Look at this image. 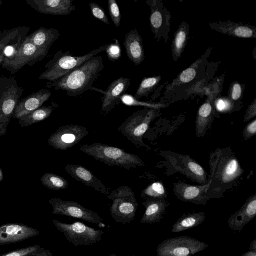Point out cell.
<instances>
[{"label":"cell","instance_id":"obj_10","mask_svg":"<svg viewBox=\"0 0 256 256\" xmlns=\"http://www.w3.org/2000/svg\"><path fill=\"white\" fill-rule=\"evenodd\" d=\"M52 222L56 228L64 234L66 240L75 246H88L101 240L103 230H96L80 222L66 224L57 220Z\"/></svg>","mask_w":256,"mask_h":256},{"label":"cell","instance_id":"obj_1","mask_svg":"<svg viewBox=\"0 0 256 256\" xmlns=\"http://www.w3.org/2000/svg\"><path fill=\"white\" fill-rule=\"evenodd\" d=\"M104 68L102 56L92 58L70 73L54 82H48L46 88L62 90L70 97L82 95L88 90L100 92L105 91L92 86Z\"/></svg>","mask_w":256,"mask_h":256},{"label":"cell","instance_id":"obj_43","mask_svg":"<svg viewBox=\"0 0 256 256\" xmlns=\"http://www.w3.org/2000/svg\"><path fill=\"white\" fill-rule=\"evenodd\" d=\"M256 116V99H254L252 102L249 106L243 121L248 122Z\"/></svg>","mask_w":256,"mask_h":256},{"label":"cell","instance_id":"obj_41","mask_svg":"<svg viewBox=\"0 0 256 256\" xmlns=\"http://www.w3.org/2000/svg\"><path fill=\"white\" fill-rule=\"evenodd\" d=\"M215 106L218 111L220 112H228L233 108L232 102L228 100L220 98L214 101Z\"/></svg>","mask_w":256,"mask_h":256},{"label":"cell","instance_id":"obj_16","mask_svg":"<svg viewBox=\"0 0 256 256\" xmlns=\"http://www.w3.org/2000/svg\"><path fill=\"white\" fill-rule=\"evenodd\" d=\"M30 28L24 26L0 32V69L5 58L12 56L27 36Z\"/></svg>","mask_w":256,"mask_h":256},{"label":"cell","instance_id":"obj_39","mask_svg":"<svg viewBox=\"0 0 256 256\" xmlns=\"http://www.w3.org/2000/svg\"><path fill=\"white\" fill-rule=\"evenodd\" d=\"M40 248L36 245L10 252L0 256H30Z\"/></svg>","mask_w":256,"mask_h":256},{"label":"cell","instance_id":"obj_19","mask_svg":"<svg viewBox=\"0 0 256 256\" xmlns=\"http://www.w3.org/2000/svg\"><path fill=\"white\" fill-rule=\"evenodd\" d=\"M32 227L19 224H7L0 226V245L18 242L38 235Z\"/></svg>","mask_w":256,"mask_h":256},{"label":"cell","instance_id":"obj_33","mask_svg":"<svg viewBox=\"0 0 256 256\" xmlns=\"http://www.w3.org/2000/svg\"><path fill=\"white\" fill-rule=\"evenodd\" d=\"M142 198L163 200L168 197L164 186L160 182H155L146 187L141 193Z\"/></svg>","mask_w":256,"mask_h":256},{"label":"cell","instance_id":"obj_26","mask_svg":"<svg viewBox=\"0 0 256 256\" xmlns=\"http://www.w3.org/2000/svg\"><path fill=\"white\" fill-rule=\"evenodd\" d=\"M146 210L140 220V224H152L160 222L164 218L170 204L165 200L146 199L142 202Z\"/></svg>","mask_w":256,"mask_h":256},{"label":"cell","instance_id":"obj_21","mask_svg":"<svg viewBox=\"0 0 256 256\" xmlns=\"http://www.w3.org/2000/svg\"><path fill=\"white\" fill-rule=\"evenodd\" d=\"M64 169L76 180L94 188L104 195L108 196L110 194V189L90 170L82 166L66 164L64 166Z\"/></svg>","mask_w":256,"mask_h":256},{"label":"cell","instance_id":"obj_36","mask_svg":"<svg viewBox=\"0 0 256 256\" xmlns=\"http://www.w3.org/2000/svg\"><path fill=\"white\" fill-rule=\"evenodd\" d=\"M108 7L110 16L116 28H118L121 23V13L116 0H108Z\"/></svg>","mask_w":256,"mask_h":256},{"label":"cell","instance_id":"obj_15","mask_svg":"<svg viewBox=\"0 0 256 256\" xmlns=\"http://www.w3.org/2000/svg\"><path fill=\"white\" fill-rule=\"evenodd\" d=\"M89 132L82 126L68 124L64 126L53 133L48 139V144L56 150H66L80 142Z\"/></svg>","mask_w":256,"mask_h":256},{"label":"cell","instance_id":"obj_6","mask_svg":"<svg viewBox=\"0 0 256 256\" xmlns=\"http://www.w3.org/2000/svg\"><path fill=\"white\" fill-rule=\"evenodd\" d=\"M160 114V110L144 108L128 117L118 130L134 145L148 148L143 141L144 136Z\"/></svg>","mask_w":256,"mask_h":256},{"label":"cell","instance_id":"obj_2","mask_svg":"<svg viewBox=\"0 0 256 256\" xmlns=\"http://www.w3.org/2000/svg\"><path fill=\"white\" fill-rule=\"evenodd\" d=\"M210 162L214 168L212 190L224 197V192L244 172L238 160L228 150H218L211 154Z\"/></svg>","mask_w":256,"mask_h":256},{"label":"cell","instance_id":"obj_47","mask_svg":"<svg viewBox=\"0 0 256 256\" xmlns=\"http://www.w3.org/2000/svg\"><path fill=\"white\" fill-rule=\"evenodd\" d=\"M3 4V2L0 0V6H2Z\"/></svg>","mask_w":256,"mask_h":256},{"label":"cell","instance_id":"obj_30","mask_svg":"<svg viewBox=\"0 0 256 256\" xmlns=\"http://www.w3.org/2000/svg\"><path fill=\"white\" fill-rule=\"evenodd\" d=\"M58 106V104L52 102L50 106H41L32 112L21 117L18 119V124L21 127H27L43 121L48 118L54 110Z\"/></svg>","mask_w":256,"mask_h":256},{"label":"cell","instance_id":"obj_40","mask_svg":"<svg viewBox=\"0 0 256 256\" xmlns=\"http://www.w3.org/2000/svg\"><path fill=\"white\" fill-rule=\"evenodd\" d=\"M242 93V87L238 82H234L232 84L229 91L230 100L232 101L238 100L241 98Z\"/></svg>","mask_w":256,"mask_h":256},{"label":"cell","instance_id":"obj_8","mask_svg":"<svg viewBox=\"0 0 256 256\" xmlns=\"http://www.w3.org/2000/svg\"><path fill=\"white\" fill-rule=\"evenodd\" d=\"M48 52L24 40L12 56L5 58L2 68L14 74L26 66H32L42 61Z\"/></svg>","mask_w":256,"mask_h":256},{"label":"cell","instance_id":"obj_17","mask_svg":"<svg viewBox=\"0 0 256 256\" xmlns=\"http://www.w3.org/2000/svg\"><path fill=\"white\" fill-rule=\"evenodd\" d=\"M130 85V80L125 77H120L112 82L105 91L102 100L101 114L104 116L110 112L120 102L122 96L126 94Z\"/></svg>","mask_w":256,"mask_h":256},{"label":"cell","instance_id":"obj_9","mask_svg":"<svg viewBox=\"0 0 256 256\" xmlns=\"http://www.w3.org/2000/svg\"><path fill=\"white\" fill-rule=\"evenodd\" d=\"M210 174L208 182L202 186H193L182 182L174 183V192L176 198L184 202L206 206L208 201L214 198H222L212 188L214 168L210 162Z\"/></svg>","mask_w":256,"mask_h":256},{"label":"cell","instance_id":"obj_14","mask_svg":"<svg viewBox=\"0 0 256 256\" xmlns=\"http://www.w3.org/2000/svg\"><path fill=\"white\" fill-rule=\"evenodd\" d=\"M146 4L150 10V24L154 38L159 41L163 40L166 43L171 26L170 12L161 0H148Z\"/></svg>","mask_w":256,"mask_h":256},{"label":"cell","instance_id":"obj_29","mask_svg":"<svg viewBox=\"0 0 256 256\" xmlns=\"http://www.w3.org/2000/svg\"><path fill=\"white\" fill-rule=\"evenodd\" d=\"M206 218L203 212L184 214L172 226V232L178 233L194 228L202 224Z\"/></svg>","mask_w":256,"mask_h":256},{"label":"cell","instance_id":"obj_5","mask_svg":"<svg viewBox=\"0 0 256 256\" xmlns=\"http://www.w3.org/2000/svg\"><path fill=\"white\" fill-rule=\"evenodd\" d=\"M24 92L14 76H0V138L4 136Z\"/></svg>","mask_w":256,"mask_h":256},{"label":"cell","instance_id":"obj_48","mask_svg":"<svg viewBox=\"0 0 256 256\" xmlns=\"http://www.w3.org/2000/svg\"></svg>","mask_w":256,"mask_h":256},{"label":"cell","instance_id":"obj_20","mask_svg":"<svg viewBox=\"0 0 256 256\" xmlns=\"http://www.w3.org/2000/svg\"><path fill=\"white\" fill-rule=\"evenodd\" d=\"M208 26L217 32L234 38H256V28L250 24L226 20L210 22Z\"/></svg>","mask_w":256,"mask_h":256},{"label":"cell","instance_id":"obj_4","mask_svg":"<svg viewBox=\"0 0 256 256\" xmlns=\"http://www.w3.org/2000/svg\"><path fill=\"white\" fill-rule=\"evenodd\" d=\"M108 44L94 50L86 55L73 56L70 52L58 51L45 66L46 70L39 76L41 80L55 82L77 68L98 54L106 52Z\"/></svg>","mask_w":256,"mask_h":256},{"label":"cell","instance_id":"obj_27","mask_svg":"<svg viewBox=\"0 0 256 256\" xmlns=\"http://www.w3.org/2000/svg\"><path fill=\"white\" fill-rule=\"evenodd\" d=\"M60 37V33L58 30L42 27L28 35L24 41L32 43L40 48L50 50L53 44Z\"/></svg>","mask_w":256,"mask_h":256},{"label":"cell","instance_id":"obj_3","mask_svg":"<svg viewBox=\"0 0 256 256\" xmlns=\"http://www.w3.org/2000/svg\"><path fill=\"white\" fill-rule=\"evenodd\" d=\"M80 150L108 166H119L128 170L144 165V162L138 156L102 143L82 145Z\"/></svg>","mask_w":256,"mask_h":256},{"label":"cell","instance_id":"obj_28","mask_svg":"<svg viewBox=\"0 0 256 256\" xmlns=\"http://www.w3.org/2000/svg\"><path fill=\"white\" fill-rule=\"evenodd\" d=\"M190 34V25L184 22L179 26L176 32L172 44L171 50L172 59L177 62L182 56L188 42Z\"/></svg>","mask_w":256,"mask_h":256},{"label":"cell","instance_id":"obj_18","mask_svg":"<svg viewBox=\"0 0 256 256\" xmlns=\"http://www.w3.org/2000/svg\"><path fill=\"white\" fill-rule=\"evenodd\" d=\"M27 4L39 13L66 16L76 9L72 0H26Z\"/></svg>","mask_w":256,"mask_h":256},{"label":"cell","instance_id":"obj_35","mask_svg":"<svg viewBox=\"0 0 256 256\" xmlns=\"http://www.w3.org/2000/svg\"><path fill=\"white\" fill-rule=\"evenodd\" d=\"M121 102L128 106H142L150 109L160 110L166 107V105L162 104H154L140 101L136 100L130 94H124L120 98Z\"/></svg>","mask_w":256,"mask_h":256},{"label":"cell","instance_id":"obj_38","mask_svg":"<svg viewBox=\"0 0 256 256\" xmlns=\"http://www.w3.org/2000/svg\"><path fill=\"white\" fill-rule=\"evenodd\" d=\"M106 52L110 60L114 62L118 60L121 56V49L118 41L116 40L114 44H108Z\"/></svg>","mask_w":256,"mask_h":256},{"label":"cell","instance_id":"obj_13","mask_svg":"<svg viewBox=\"0 0 256 256\" xmlns=\"http://www.w3.org/2000/svg\"><path fill=\"white\" fill-rule=\"evenodd\" d=\"M48 203L52 208V214L74 218L96 224H104L103 219L96 212L76 202L51 198Z\"/></svg>","mask_w":256,"mask_h":256},{"label":"cell","instance_id":"obj_37","mask_svg":"<svg viewBox=\"0 0 256 256\" xmlns=\"http://www.w3.org/2000/svg\"><path fill=\"white\" fill-rule=\"evenodd\" d=\"M93 16L106 24H109L108 18L104 10L98 4L91 2L89 4Z\"/></svg>","mask_w":256,"mask_h":256},{"label":"cell","instance_id":"obj_11","mask_svg":"<svg viewBox=\"0 0 256 256\" xmlns=\"http://www.w3.org/2000/svg\"><path fill=\"white\" fill-rule=\"evenodd\" d=\"M209 247L206 242L189 236L164 240L158 246V256H192Z\"/></svg>","mask_w":256,"mask_h":256},{"label":"cell","instance_id":"obj_31","mask_svg":"<svg viewBox=\"0 0 256 256\" xmlns=\"http://www.w3.org/2000/svg\"><path fill=\"white\" fill-rule=\"evenodd\" d=\"M202 58H200L192 64L190 67L182 72L174 79L171 84L166 88V92H170L184 84L192 82L196 77L198 69L202 62Z\"/></svg>","mask_w":256,"mask_h":256},{"label":"cell","instance_id":"obj_42","mask_svg":"<svg viewBox=\"0 0 256 256\" xmlns=\"http://www.w3.org/2000/svg\"><path fill=\"white\" fill-rule=\"evenodd\" d=\"M244 140H248L256 134V120L254 119L251 122L246 125L243 132Z\"/></svg>","mask_w":256,"mask_h":256},{"label":"cell","instance_id":"obj_25","mask_svg":"<svg viewBox=\"0 0 256 256\" xmlns=\"http://www.w3.org/2000/svg\"><path fill=\"white\" fill-rule=\"evenodd\" d=\"M124 46L128 58L137 66L144 60L145 51L142 36L136 29L128 32Z\"/></svg>","mask_w":256,"mask_h":256},{"label":"cell","instance_id":"obj_44","mask_svg":"<svg viewBox=\"0 0 256 256\" xmlns=\"http://www.w3.org/2000/svg\"><path fill=\"white\" fill-rule=\"evenodd\" d=\"M242 256H256V240H253L250 244V250L242 254Z\"/></svg>","mask_w":256,"mask_h":256},{"label":"cell","instance_id":"obj_24","mask_svg":"<svg viewBox=\"0 0 256 256\" xmlns=\"http://www.w3.org/2000/svg\"><path fill=\"white\" fill-rule=\"evenodd\" d=\"M218 89V88L208 94L206 100L198 109L196 121V132L198 138H200L205 135L208 126L212 120L213 104L219 92Z\"/></svg>","mask_w":256,"mask_h":256},{"label":"cell","instance_id":"obj_22","mask_svg":"<svg viewBox=\"0 0 256 256\" xmlns=\"http://www.w3.org/2000/svg\"><path fill=\"white\" fill-rule=\"evenodd\" d=\"M51 91L42 89L34 92L18 104L12 118L19 119L42 106V104L51 97Z\"/></svg>","mask_w":256,"mask_h":256},{"label":"cell","instance_id":"obj_23","mask_svg":"<svg viewBox=\"0 0 256 256\" xmlns=\"http://www.w3.org/2000/svg\"><path fill=\"white\" fill-rule=\"evenodd\" d=\"M256 216V194L250 196L241 208L230 216L228 226L231 230L241 232L244 226Z\"/></svg>","mask_w":256,"mask_h":256},{"label":"cell","instance_id":"obj_12","mask_svg":"<svg viewBox=\"0 0 256 256\" xmlns=\"http://www.w3.org/2000/svg\"><path fill=\"white\" fill-rule=\"evenodd\" d=\"M160 155L168 162L176 172L194 182L204 185L208 181L204 169L188 155H182L171 151H161Z\"/></svg>","mask_w":256,"mask_h":256},{"label":"cell","instance_id":"obj_34","mask_svg":"<svg viewBox=\"0 0 256 256\" xmlns=\"http://www.w3.org/2000/svg\"><path fill=\"white\" fill-rule=\"evenodd\" d=\"M162 80L160 76L146 78L140 82L134 98L139 100L143 97H147L153 92Z\"/></svg>","mask_w":256,"mask_h":256},{"label":"cell","instance_id":"obj_46","mask_svg":"<svg viewBox=\"0 0 256 256\" xmlns=\"http://www.w3.org/2000/svg\"><path fill=\"white\" fill-rule=\"evenodd\" d=\"M108 256H116V255L115 254H113L109 255Z\"/></svg>","mask_w":256,"mask_h":256},{"label":"cell","instance_id":"obj_7","mask_svg":"<svg viewBox=\"0 0 256 256\" xmlns=\"http://www.w3.org/2000/svg\"><path fill=\"white\" fill-rule=\"evenodd\" d=\"M107 197L112 201L110 212L116 224H125L134 220L138 202L130 186L118 187L110 193Z\"/></svg>","mask_w":256,"mask_h":256},{"label":"cell","instance_id":"obj_32","mask_svg":"<svg viewBox=\"0 0 256 256\" xmlns=\"http://www.w3.org/2000/svg\"><path fill=\"white\" fill-rule=\"evenodd\" d=\"M42 184L48 189L60 190L66 189L68 182L63 177L51 172L44 174L40 178Z\"/></svg>","mask_w":256,"mask_h":256},{"label":"cell","instance_id":"obj_45","mask_svg":"<svg viewBox=\"0 0 256 256\" xmlns=\"http://www.w3.org/2000/svg\"><path fill=\"white\" fill-rule=\"evenodd\" d=\"M30 256H53L50 251L40 247L36 252L32 254Z\"/></svg>","mask_w":256,"mask_h":256}]
</instances>
